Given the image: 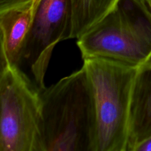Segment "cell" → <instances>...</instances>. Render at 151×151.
Listing matches in <instances>:
<instances>
[{
  "instance_id": "cell-1",
  "label": "cell",
  "mask_w": 151,
  "mask_h": 151,
  "mask_svg": "<svg viewBox=\"0 0 151 151\" xmlns=\"http://www.w3.org/2000/svg\"><path fill=\"white\" fill-rule=\"evenodd\" d=\"M37 151H95L94 93L85 67L39 91Z\"/></svg>"
},
{
  "instance_id": "cell-2",
  "label": "cell",
  "mask_w": 151,
  "mask_h": 151,
  "mask_svg": "<svg viewBox=\"0 0 151 151\" xmlns=\"http://www.w3.org/2000/svg\"><path fill=\"white\" fill-rule=\"evenodd\" d=\"M83 60L95 103V151H128L131 97L137 67L101 58Z\"/></svg>"
},
{
  "instance_id": "cell-3",
  "label": "cell",
  "mask_w": 151,
  "mask_h": 151,
  "mask_svg": "<svg viewBox=\"0 0 151 151\" xmlns=\"http://www.w3.org/2000/svg\"><path fill=\"white\" fill-rule=\"evenodd\" d=\"M83 58L138 67L151 52V18L134 0H119L77 41Z\"/></svg>"
},
{
  "instance_id": "cell-4",
  "label": "cell",
  "mask_w": 151,
  "mask_h": 151,
  "mask_svg": "<svg viewBox=\"0 0 151 151\" xmlns=\"http://www.w3.org/2000/svg\"><path fill=\"white\" fill-rule=\"evenodd\" d=\"M40 121L39 91L10 66L0 78V151H37Z\"/></svg>"
},
{
  "instance_id": "cell-5",
  "label": "cell",
  "mask_w": 151,
  "mask_h": 151,
  "mask_svg": "<svg viewBox=\"0 0 151 151\" xmlns=\"http://www.w3.org/2000/svg\"><path fill=\"white\" fill-rule=\"evenodd\" d=\"M71 0H40L33 12L18 68H29L31 81L39 91L46 88L44 77L55 47L72 38Z\"/></svg>"
},
{
  "instance_id": "cell-6",
  "label": "cell",
  "mask_w": 151,
  "mask_h": 151,
  "mask_svg": "<svg viewBox=\"0 0 151 151\" xmlns=\"http://www.w3.org/2000/svg\"><path fill=\"white\" fill-rule=\"evenodd\" d=\"M151 137V52L137 67L131 97L128 151Z\"/></svg>"
},
{
  "instance_id": "cell-7",
  "label": "cell",
  "mask_w": 151,
  "mask_h": 151,
  "mask_svg": "<svg viewBox=\"0 0 151 151\" xmlns=\"http://www.w3.org/2000/svg\"><path fill=\"white\" fill-rule=\"evenodd\" d=\"M33 17L32 7L16 9L0 14V27L10 66L17 67L21 52Z\"/></svg>"
},
{
  "instance_id": "cell-8",
  "label": "cell",
  "mask_w": 151,
  "mask_h": 151,
  "mask_svg": "<svg viewBox=\"0 0 151 151\" xmlns=\"http://www.w3.org/2000/svg\"><path fill=\"white\" fill-rule=\"evenodd\" d=\"M119 0H71L72 38L83 35L115 7Z\"/></svg>"
},
{
  "instance_id": "cell-9",
  "label": "cell",
  "mask_w": 151,
  "mask_h": 151,
  "mask_svg": "<svg viewBox=\"0 0 151 151\" xmlns=\"http://www.w3.org/2000/svg\"><path fill=\"white\" fill-rule=\"evenodd\" d=\"M34 1L35 0H0V14L16 9L32 8Z\"/></svg>"
},
{
  "instance_id": "cell-10",
  "label": "cell",
  "mask_w": 151,
  "mask_h": 151,
  "mask_svg": "<svg viewBox=\"0 0 151 151\" xmlns=\"http://www.w3.org/2000/svg\"><path fill=\"white\" fill-rule=\"evenodd\" d=\"M10 67L6 53L5 47H4V36L1 28L0 27V78Z\"/></svg>"
},
{
  "instance_id": "cell-11",
  "label": "cell",
  "mask_w": 151,
  "mask_h": 151,
  "mask_svg": "<svg viewBox=\"0 0 151 151\" xmlns=\"http://www.w3.org/2000/svg\"><path fill=\"white\" fill-rule=\"evenodd\" d=\"M151 18V0H134Z\"/></svg>"
},
{
  "instance_id": "cell-12",
  "label": "cell",
  "mask_w": 151,
  "mask_h": 151,
  "mask_svg": "<svg viewBox=\"0 0 151 151\" xmlns=\"http://www.w3.org/2000/svg\"><path fill=\"white\" fill-rule=\"evenodd\" d=\"M134 151H151V137L139 145Z\"/></svg>"
},
{
  "instance_id": "cell-13",
  "label": "cell",
  "mask_w": 151,
  "mask_h": 151,
  "mask_svg": "<svg viewBox=\"0 0 151 151\" xmlns=\"http://www.w3.org/2000/svg\"><path fill=\"white\" fill-rule=\"evenodd\" d=\"M39 1H40V0H35V1H34L33 7H32V10H33V12H34V10H35V7H36V6L38 5V2H39Z\"/></svg>"
}]
</instances>
